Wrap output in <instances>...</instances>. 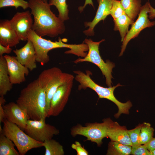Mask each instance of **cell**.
<instances>
[{
  "label": "cell",
  "mask_w": 155,
  "mask_h": 155,
  "mask_svg": "<svg viewBox=\"0 0 155 155\" xmlns=\"http://www.w3.org/2000/svg\"><path fill=\"white\" fill-rule=\"evenodd\" d=\"M42 146L45 148V155H64L63 146L59 142L52 139L42 142Z\"/></svg>",
  "instance_id": "cb8c5ba5"
},
{
  "label": "cell",
  "mask_w": 155,
  "mask_h": 155,
  "mask_svg": "<svg viewBox=\"0 0 155 155\" xmlns=\"http://www.w3.org/2000/svg\"><path fill=\"white\" fill-rule=\"evenodd\" d=\"M4 96H0V124L5 119V114L3 105L6 102Z\"/></svg>",
  "instance_id": "1f68e13d"
},
{
  "label": "cell",
  "mask_w": 155,
  "mask_h": 155,
  "mask_svg": "<svg viewBox=\"0 0 155 155\" xmlns=\"http://www.w3.org/2000/svg\"><path fill=\"white\" fill-rule=\"evenodd\" d=\"M104 41V39L95 42L91 39L86 38L83 42L88 46V50L87 55L84 58H79L74 61L77 63L79 62H88L92 63L97 66L101 70L102 75L106 78V83L109 87L112 86V70L115 67L114 63L109 60L104 61L100 55L99 46L100 43Z\"/></svg>",
  "instance_id": "8992f818"
},
{
  "label": "cell",
  "mask_w": 155,
  "mask_h": 155,
  "mask_svg": "<svg viewBox=\"0 0 155 155\" xmlns=\"http://www.w3.org/2000/svg\"><path fill=\"white\" fill-rule=\"evenodd\" d=\"M74 78L72 75L63 72L56 67L44 70L39 74L37 79L45 92L47 115L52 97L58 88Z\"/></svg>",
  "instance_id": "5b68a950"
},
{
  "label": "cell",
  "mask_w": 155,
  "mask_h": 155,
  "mask_svg": "<svg viewBox=\"0 0 155 155\" xmlns=\"http://www.w3.org/2000/svg\"><path fill=\"white\" fill-rule=\"evenodd\" d=\"M107 119L106 133L111 141L132 146V144L126 127L120 126L117 122H113L110 118Z\"/></svg>",
  "instance_id": "e0dca14e"
},
{
  "label": "cell",
  "mask_w": 155,
  "mask_h": 155,
  "mask_svg": "<svg viewBox=\"0 0 155 155\" xmlns=\"http://www.w3.org/2000/svg\"><path fill=\"white\" fill-rule=\"evenodd\" d=\"M151 155H155V149L150 152Z\"/></svg>",
  "instance_id": "8d00e7d4"
},
{
  "label": "cell",
  "mask_w": 155,
  "mask_h": 155,
  "mask_svg": "<svg viewBox=\"0 0 155 155\" xmlns=\"http://www.w3.org/2000/svg\"><path fill=\"white\" fill-rule=\"evenodd\" d=\"M131 146L111 141L108 144L106 155H129L131 154Z\"/></svg>",
  "instance_id": "7402d4cb"
},
{
  "label": "cell",
  "mask_w": 155,
  "mask_h": 155,
  "mask_svg": "<svg viewBox=\"0 0 155 155\" xmlns=\"http://www.w3.org/2000/svg\"><path fill=\"white\" fill-rule=\"evenodd\" d=\"M103 121L101 123H88L85 126L77 124L71 128V134L73 137L77 135L85 136L87 140L94 142L100 147L102 144L103 139L108 137L107 118L103 119Z\"/></svg>",
  "instance_id": "ba28073f"
},
{
  "label": "cell",
  "mask_w": 155,
  "mask_h": 155,
  "mask_svg": "<svg viewBox=\"0 0 155 155\" xmlns=\"http://www.w3.org/2000/svg\"><path fill=\"white\" fill-rule=\"evenodd\" d=\"M74 79L60 86L51 99L47 117L58 115L63 110L71 94Z\"/></svg>",
  "instance_id": "8fae6325"
},
{
  "label": "cell",
  "mask_w": 155,
  "mask_h": 155,
  "mask_svg": "<svg viewBox=\"0 0 155 155\" xmlns=\"http://www.w3.org/2000/svg\"><path fill=\"white\" fill-rule=\"evenodd\" d=\"M5 119L15 124L24 130L27 121L29 119L27 115L17 103L10 102L3 105Z\"/></svg>",
  "instance_id": "5bb4252c"
},
{
  "label": "cell",
  "mask_w": 155,
  "mask_h": 155,
  "mask_svg": "<svg viewBox=\"0 0 155 155\" xmlns=\"http://www.w3.org/2000/svg\"><path fill=\"white\" fill-rule=\"evenodd\" d=\"M21 40L15 31L11 27L9 20L0 21V44L11 47L16 46Z\"/></svg>",
  "instance_id": "ac0fdd59"
},
{
  "label": "cell",
  "mask_w": 155,
  "mask_h": 155,
  "mask_svg": "<svg viewBox=\"0 0 155 155\" xmlns=\"http://www.w3.org/2000/svg\"><path fill=\"white\" fill-rule=\"evenodd\" d=\"M12 50V49L10 46H4L0 44V56H3L4 53L9 54Z\"/></svg>",
  "instance_id": "d6a6232c"
},
{
  "label": "cell",
  "mask_w": 155,
  "mask_h": 155,
  "mask_svg": "<svg viewBox=\"0 0 155 155\" xmlns=\"http://www.w3.org/2000/svg\"><path fill=\"white\" fill-rule=\"evenodd\" d=\"M16 103L25 111L29 119L47 117L45 92L37 79L21 90Z\"/></svg>",
  "instance_id": "7a4b0ae2"
},
{
  "label": "cell",
  "mask_w": 155,
  "mask_h": 155,
  "mask_svg": "<svg viewBox=\"0 0 155 155\" xmlns=\"http://www.w3.org/2000/svg\"><path fill=\"white\" fill-rule=\"evenodd\" d=\"M3 123L2 133L13 142L20 155H24L33 148L42 146V142L32 138L16 124L6 119Z\"/></svg>",
  "instance_id": "52a82bcc"
},
{
  "label": "cell",
  "mask_w": 155,
  "mask_h": 155,
  "mask_svg": "<svg viewBox=\"0 0 155 155\" xmlns=\"http://www.w3.org/2000/svg\"><path fill=\"white\" fill-rule=\"evenodd\" d=\"M150 11L149 12L148 18L153 19L155 18V9L153 7L150 3L149 5Z\"/></svg>",
  "instance_id": "d590c367"
},
{
  "label": "cell",
  "mask_w": 155,
  "mask_h": 155,
  "mask_svg": "<svg viewBox=\"0 0 155 155\" xmlns=\"http://www.w3.org/2000/svg\"><path fill=\"white\" fill-rule=\"evenodd\" d=\"M150 4L149 2H147L142 6L137 19L131 25L130 29L122 42L119 56L122 55L128 43L131 40L137 37L140 32L145 28L155 25V21H151L148 19Z\"/></svg>",
  "instance_id": "30bf717a"
},
{
  "label": "cell",
  "mask_w": 155,
  "mask_h": 155,
  "mask_svg": "<svg viewBox=\"0 0 155 155\" xmlns=\"http://www.w3.org/2000/svg\"><path fill=\"white\" fill-rule=\"evenodd\" d=\"M131 154L134 155H151L150 152L145 144H140L131 146Z\"/></svg>",
  "instance_id": "f546056e"
},
{
  "label": "cell",
  "mask_w": 155,
  "mask_h": 155,
  "mask_svg": "<svg viewBox=\"0 0 155 155\" xmlns=\"http://www.w3.org/2000/svg\"><path fill=\"white\" fill-rule=\"evenodd\" d=\"M88 4L91 5L94 8V4L92 0H85L84 5L83 6H81L79 7L78 10L80 12H82L86 5Z\"/></svg>",
  "instance_id": "e575fe53"
},
{
  "label": "cell",
  "mask_w": 155,
  "mask_h": 155,
  "mask_svg": "<svg viewBox=\"0 0 155 155\" xmlns=\"http://www.w3.org/2000/svg\"><path fill=\"white\" fill-rule=\"evenodd\" d=\"M125 14L134 20L138 15L141 7V0H121Z\"/></svg>",
  "instance_id": "44dd1931"
},
{
  "label": "cell",
  "mask_w": 155,
  "mask_h": 155,
  "mask_svg": "<svg viewBox=\"0 0 155 155\" xmlns=\"http://www.w3.org/2000/svg\"><path fill=\"white\" fill-rule=\"evenodd\" d=\"M28 39L32 42L34 46L37 62L42 65L49 61L48 53L52 49L58 48H69L70 50L65 51V53L72 54L83 57L86 55L88 49L87 45L84 42L80 44H69L64 43L60 38L58 41L55 42L44 39L37 35L32 29L28 32Z\"/></svg>",
  "instance_id": "3957f363"
},
{
  "label": "cell",
  "mask_w": 155,
  "mask_h": 155,
  "mask_svg": "<svg viewBox=\"0 0 155 155\" xmlns=\"http://www.w3.org/2000/svg\"><path fill=\"white\" fill-rule=\"evenodd\" d=\"M73 72L76 74L75 79L79 83L78 86L79 90L90 88L97 93L99 98L107 99L117 105L118 111L114 115L115 118H118L122 114H129V110L132 106L130 101H128L125 103L121 102L117 100L114 95L115 89L118 87L122 86L120 84L113 87L105 88L97 84L92 79L90 75L92 73L89 70L86 71L85 73L80 70H75L73 71Z\"/></svg>",
  "instance_id": "277c9868"
},
{
  "label": "cell",
  "mask_w": 155,
  "mask_h": 155,
  "mask_svg": "<svg viewBox=\"0 0 155 155\" xmlns=\"http://www.w3.org/2000/svg\"><path fill=\"white\" fill-rule=\"evenodd\" d=\"M9 22L20 40L27 41L28 32L32 29L33 23L30 11L17 12L9 20Z\"/></svg>",
  "instance_id": "7c38bea8"
},
{
  "label": "cell",
  "mask_w": 155,
  "mask_h": 155,
  "mask_svg": "<svg viewBox=\"0 0 155 155\" xmlns=\"http://www.w3.org/2000/svg\"><path fill=\"white\" fill-rule=\"evenodd\" d=\"M15 145L9 138L2 133L0 135V155H19L15 148Z\"/></svg>",
  "instance_id": "603a6c76"
},
{
  "label": "cell",
  "mask_w": 155,
  "mask_h": 155,
  "mask_svg": "<svg viewBox=\"0 0 155 155\" xmlns=\"http://www.w3.org/2000/svg\"><path fill=\"white\" fill-rule=\"evenodd\" d=\"M48 3L51 6L54 5L56 7L59 12L58 17L62 21L64 22L69 19L66 0H49Z\"/></svg>",
  "instance_id": "d4e9b609"
},
{
  "label": "cell",
  "mask_w": 155,
  "mask_h": 155,
  "mask_svg": "<svg viewBox=\"0 0 155 155\" xmlns=\"http://www.w3.org/2000/svg\"><path fill=\"white\" fill-rule=\"evenodd\" d=\"M12 6L17 9L19 7L26 9L29 8L28 1L24 0H0V8Z\"/></svg>",
  "instance_id": "4316f807"
},
{
  "label": "cell",
  "mask_w": 155,
  "mask_h": 155,
  "mask_svg": "<svg viewBox=\"0 0 155 155\" xmlns=\"http://www.w3.org/2000/svg\"><path fill=\"white\" fill-rule=\"evenodd\" d=\"M145 145L147 149L150 152L155 149V137L152 138L151 140Z\"/></svg>",
  "instance_id": "836d02e7"
},
{
  "label": "cell",
  "mask_w": 155,
  "mask_h": 155,
  "mask_svg": "<svg viewBox=\"0 0 155 155\" xmlns=\"http://www.w3.org/2000/svg\"><path fill=\"white\" fill-rule=\"evenodd\" d=\"M113 21L114 23V30L119 32L121 41L123 42L128 32L129 26L132 25L134 21L125 13L113 20Z\"/></svg>",
  "instance_id": "ffe728a7"
},
{
  "label": "cell",
  "mask_w": 155,
  "mask_h": 155,
  "mask_svg": "<svg viewBox=\"0 0 155 155\" xmlns=\"http://www.w3.org/2000/svg\"><path fill=\"white\" fill-rule=\"evenodd\" d=\"M45 119H28L24 129L25 132L34 140L41 142L51 139L59 133L55 126L46 123Z\"/></svg>",
  "instance_id": "9c48e42d"
},
{
  "label": "cell",
  "mask_w": 155,
  "mask_h": 155,
  "mask_svg": "<svg viewBox=\"0 0 155 155\" xmlns=\"http://www.w3.org/2000/svg\"><path fill=\"white\" fill-rule=\"evenodd\" d=\"M97 1L99 5L94 18L91 22H84L85 26L89 28L84 31L83 33L87 36H94V28L95 26L100 21H104L107 16L110 15L113 0H97Z\"/></svg>",
  "instance_id": "2e32d148"
},
{
  "label": "cell",
  "mask_w": 155,
  "mask_h": 155,
  "mask_svg": "<svg viewBox=\"0 0 155 155\" xmlns=\"http://www.w3.org/2000/svg\"><path fill=\"white\" fill-rule=\"evenodd\" d=\"M44 2H47L48 0H42Z\"/></svg>",
  "instance_id": "74e56055"
},
{
  "label": "cell",
  "mask_w": 155,
  "mask_h": 155,
  "mask_svg": "<svg viewBox=\"0 0 155 155\" xmlns=\"http://www.w3.org/2000/svg\"><path fill=\"white\" fill-rule=\"evenodd\" d=\"M26 43L19 49L13 50L18 61L22 65L32 71L36 68V55L32 42L29 39Z\"/></svg>",
  "instance_id": "9a60e30c"
},
{
  "label": "cell",
  "mask_w": 155,
  "mask_h": 155,
  "mask_svg": "<svg viewBox=\"0 0 155 155\" xmlns=\"http://www.w3.org/2000/svg\"><path fill=\"white\" fill-rule=\"evenodd\" d=\"M142 124L135 128L128 130V133L132 145L139 144V139Z\"/></svg>",
  "instance_id": "f1b7e54d"
},
{
  "label": "cell",
  "mask_w": 155,
  "mask_h": 155,
  "mask_svg": "<svg viewBox=\"0 0 155 155\" xmlns=\"http://www.w3.org/2000/svg\"><path fill=\"white\" fill-rule=\"evenodd\" d=\"M71 148L75 150L77 155H88V152L84 147H83L81 144L78 141H75L74 143L72 144Z\"/></svg>",
  "instance_id": "4dcf8cb0"
},
{
  "label": "cell",
  "mask_w": 155,
  "mask_h": 155,
  "mask_svg": "<svg viewBox=\"0 0 155 155\" xmlns=\"http://www.w3.org/2000/svg\"><path fill=\"white\" fill-rule=\"evenodd\" d=\"M13 84L9 75L6 61L4 55L0 56V96H4L11 90Z\"/></svg>",
  "instance_id": "d6986e66"
},
{
  "label": "cell",
  "mask_w": 155,
  "mask_h": 155,
  "mask_svg": "<svg viewBox=\"0 0 155 155\" xmlns=\"http://www.w3.org/2000/svg\"><path fill=\"white\" fill-rule=\"evenodd\" d=\"M124 14H125V13L120 1L113 0L110 15L113 20Z\"/></svg>",
  "instance_id": "83f0119b"
},
{
  "label": "cell",
  "mask_w": 155,
  "mask_h": 155,
  "mask_svg": "<svg viewBox=\"0 0 155 155\" xmlns=\"http://www.w3.org/2000/svg\"><path fill=\"white\" fill-rule=\"evenodd\" d=\"M7 62L9 75L11 83L20 84L24 82L25 76L28 75L29 69L19 62L16 57L4 55Z\"/></svg>",
  "instance_id": "4fadbf2b"
},
{
  "label": "cell",
  "mask_w": 155,
  "mask_h": 155,
  "mask_svg": "<svg viewBox=\"0 0 155 155\" xmlns=\"http://www.w3.org/2000/svg\"><path fill=\"white\" fill-rule=\"evenodd\" d=\"M28 2L34 18L32 29L37 35L53 38L64 33V22L51 11L48 2L42 0H29Z\"/></svg>",
  "instance_id": "6da1fadb"
},
{
  "label": "cell",
  "mask_w": 155,
  "mask_h": 155,
  "mask_svg": "<svg viewBox=\"0 0 155 155\" xmlns=\"http://www.w3.org/2000/svg\"><path fill=\"white\" fill-rule=\"evenodd\" d=\"M154 131V129L150 123L146 122L142 124L140 130L139 144H145L152 138Z\"/></svg>",
  "instance_id": "484cf974"
}]
</instances>
